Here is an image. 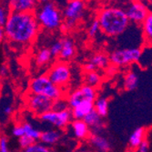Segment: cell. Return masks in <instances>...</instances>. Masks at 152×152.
<instances>
[{
    "label": "cell",
    "instance_id": "obj_1",
    "mask_svg": "<svg viewBox=\"0 0 152 152\" xmlns=\"http://www.w3.org/2000/svg\"><path fill=\"white\" fill-rule=\"evenodd\" d=\"M40 28L35 12H10L4 30L6 39L20 46L31 44Z\"/></svg>",
    "mask_w": 152,
    "mask_h": 152
},
{
    "label": "cell",
    "instance_id": "obj_2",
    "mask_svg": "<svg viewBox=\"0 0 152 152\" xmlns=\"http://www.w3.org/2000/svg\"><path fill=\"white\" fill-rule=\"evenodd\" d=\"M100 31L107 37H118L123 34L129 25L126 11L117 7H107L99 11L96 16Z\"/></svg>",
    "mask_w": 152,
    "mask_h": 152
},
{
    "label": "cell",
    "instance_id": "obj_3",
    "mask_svg": "<svg viewBox=\"0 0 152 152\" xmlns=\"http://www.w3.org/2000/svg\"><path fill=\"white\" fill-rule=\"evenodd\" d=\"M35 13L40 26L47 30L58 29L63 24V13L53 1L43 4Z\"/></svg>",
    "mask_w": 152,
    "mask_h": 152
},
{
    "label": "cell",
    "instance_id": "obj_4",
    "mask_svg": "<svg viewBox=\"0 0 152 152\" xmlns=\"http://www.w3.org/2000/svg\"><path fill=\"white\" fill-rule=\"evenodd\" d=\"M29 93L43 95L56 101L64 99L65 91L63 88L55 85L47 74L35 77L29 82Z\"/></svg>",
    "mask_w": 152,
    "mask_h": 152
},
{
    "label": "cell",
    "instance_id": "obj_5",
    "mask_svg": "<svg viewBox=\"0 0 152 152\" xmlns=\"http://www.w3.org/2000/svg\"><path fill=\"white\" fill-rule=\"evenodd\" d=\"M84 0H70L67 1L63 9L64 23L60 26L62 31L70 30L77 24V22L84 16L85 12Z\"/></svg>",
    "mask_w": 152,
    "mask_h": 152
},
{
    "label": "cell",
    "instance_id": "obj_6",
    "mask_svg": "<svg viewBox=\"0 0 152 152\" xmlns=\"http://www.w3.org/2000/svg\"><path fill=\"white\" fill-rule=\"evenodd\" d=\"M26 105L33 115L39 118L53 109L54 100L43 95L29 93L26 96Z\"/></svg>",
    "mask_w": 152,
    "mask_h": 152
},
{
    "label": "cell",
    "instance_id": "obj_7",
    "mask_svg": "<svg viewBox=\"0 0 152 152\" xmlns=\"http://www.w3.org/2000/svg\"><path fill=\"white\" fill-rule=\"evenodd\" d=\"M142 50L140 48H129L114 50L109 55L111 65L116 66H128L132 63L139 62L141 58Z\"/></svg>",
    "mask_w": 152,
    "mask_h": 152
},
{
    "label": "cell",
    "instance_id": "obj_8",
    "mask_svg": "<svg viewBox=\"0 0 152 152\" xmlns=\"http://www.w3.org/2000/svg\"><path fill=\"white\" fill-rule=\"evenodd\" d=\"M49 79L58 87L64 88H66L71 78L70 67L66 62L58 61L54 63L47 72Z\"/></svg>",
    "mask_w": 152,
    "mask_h": 152
},
{
    "label": "cell",
    "instance_id": "obj_9",
    "mask_svg": "<svg viewBox=\"0 0 152 152\" xmlns=\"http://www.w3.org/2000/svg\"><path fill=\"white\" fill-rule=\"evenodd\" d=\"M96 99H98L96 88L84 84L80 88L70 92L66 99L67 101L68 106H69V108L72 109L82 102L84 101L95 102Z\"/></svg>",
    "mask_w": 152,
    "mask_h": 152
},
{
    "label": "cell",
    "instance_id": "obj_10",
    "mask_svg": "<svg viewBox=\"0 0 152 152\" xmlns=\"http://www.w3.org/2000/svg\"><path fill=\"white\" fill-rule=\"evenodd\" d=\"M72 118H73L71 114V109H66L62 110V111L52 109L46 114L39 117V119L42 122L48 123L58 129H65L68 124L72 122Z\"/></svg>",
    "mask_w": 152,
    "mask_h": 152
},
{
    "label": "cell",
    "instance_id": "obj_11",
    "mask_svg": "<svg viewBox=\"0 0 152 152\" xmlns=\"http://www.w3.org/2000/svg\"><path fill=\"white\" fill-rule=\"evenodd\" d=\"M129 21L142 25L148 15V9L142 1H132L128 10L126 11Z\"/></svg>",
    "mask_w": 152,
    "mask_h": 152
},
{
    "label": "cell",
    "instance_id": "obj_12",
    "mask_svg": "<svg viewBox=\"0 0 152 152\" xmlns=\"http://www.w3.org/2000/svg\"><path fill=\"white\" fill-rule=\"evenodd\" d=\"M37 0H7L9 12H35Z\"/></svg>",
    "mask_w": 152,
    "mask_h": 152
},
{
    "label": "cell",
    "instance_id": "obj_13",
    "mask_svg": "<svg viewBox=\"0 0 152 152\" xmlns=\"http://www.w3.org/2000/svg\"><path fill=\"white\" fill-rule=\"evenodd\" d=\"M71 129L74 136L80 140H88L91 135L90 128L83 119H73L71 122Z\"/></svg>",
    "mask_w": 152,
    "mask_h": 152
},
{
    "label": "cell",
    "instance_id": "obj_14",
    "mask_svg": "<svg viewBox=\"0 0 152 152\" xmlns=\"http://www.w3.org/2000/svg\"><path fill=\"white\" fill-rule=\"evenodd\" d=\"M88 141L99 152H109L111 150V144L109 140L99 133H91Z\"/></svg>",
    "mask_w": 152,
    "mask_h": 152
},
{
    "label": "cell",
    "instance_id": "obj_15",
    "mask_svg": "<svg viewBox=\"0 0 152 152\" xmlns=\"http://www.w3.org/2000/svg\"><path fill=\"white\" fill-rule=\"evenodd\" d=\"M95 110V102L84 101L71 109L73 119H84L89 113Z\"/></svg>",
    "mask_w": 152,
    "mask_h": 152
},
{
    "label": "cell",
    "instance_id": "obj_16",
    "mask_svg": "<svg viewBox=\"0 0 152 152\" xmlns=\"http://www.w3.org/2000/svg\"><path fill=\"white\" fill-rule=\"evenodd\" d=\"M83 120L88 124V126L90 128V129L94 131L93 133H98V131L103 129L105 126L103 118L99 116L95 110H93L91 113H89Z\"/></svg>",
    "mask_w": 152,
    "mask_h": 152
},
{
    "label": "cell",
    "instance_id": "obj_17",
    "mask_svg": "<svg viewBox=\"0 0 152 152\" xmlns=\"http://www.w3.org/2000/svg\"><path fill=\"white\" fill-rule=\"evenodd\" d=\"M62 41H63V47H62V50L58 58L61 61L67 62L74 58L76 54V48H75L73 41L70 38L65 37V38H62Z\"/></svg>",
    "mask_w": 152,
    "mask_h": 152
},
{
    "label": "cell",
    "instance_id": "obj_18",
    "mask_svg": "<svg viewBox=\"0 0 152 152\" xmlns=\"http://www.w3.org/2000/svg\"><path fill=\"white\" fill-rule=\"evenodd\" d=\"M61 139V132L57 129H47L41 133L39 141L47 146L57 144Z\"/></svg>",
    "mask_w": 152,
    "mask_h": 152
},
{
    "label": "cell",
    "instance_id": "obj_19",
    "mask_svg": "<svg viewBox=\"0 0 152 152\" xmlns=\"http://www.w3.org/2000/svg\"><path fill=\"white\" fill-rule=\"evenodd\" d=\"M144 45L152 47V11H149L148 17L141 25Z\"/></svg>",
    "mask_w": 152,
    "mask_h": 152
},
{
    "label": "cell",
    "instance_id": "obj_20",
    "mask_svg": "<svg viewBox=\"0 0 152 152\" xmlns=\"http://www.w3.org/2000/svg\"><path fill=\"white\" fill-rule=\"evenodd\" d=\"M145 137H146V129L142 127L137 128L131 133L129 139V145L130 149L135 150L144 140H146Z\"/></svg>",
    "mask_w": 152,
    "mask_h": 152
},
{
    "label": "cell",
    "instance_id": "obj_21",
    "mask_svg": "<svg viewBox=\"0 0 152 152\" xmlns=\"http://www.w3.org/2000/svg\"><path fill=\"white\" fill-rule=\"evenodd\" d=\"M89 61L92 62L96 66V69H107V68L111 65L109 56H107V55L102 52L94 54L89 58Z\"/></svg>",
    "mask_w": 152,
    "mask_h": 152
},
{
    "label": "cell",
    "instance_id": "obj_22",
    "mask_svg": "<svg viewBox=\"0 0 152 152\" xmlns=\"http://www.w3.org/2000/svg\"><path fill=\"white\" fill-rule=\"evenodd\" d=\"M139 85V76L133 71H129L124 77V88L128 91L135 90Z\"/></svg>",
    "mask_w": 152,
    "mask_h": 152
},
{
    "label": "cell",
    "instance_id": "obj_23",
    "mask_svg": "<svg viewBox=\"0 0 152 152\" xmlns=\"http://www.w3.org/2000/svg\"><path fill=\"white\" fill-rule=\"evenodd\" d=\"M53 56L49 48H41L36 55V64L38 66H44L50 63Z\"/></svg>",
    "mask_w": 152,
    "mask_h": 152
},
{
    "label": "cell",
    "instance_id": "obj_24",
    "mask_svg": "<svg viewBox=\"0 0 152 152\" xmlns=\"http://www.w3.org/2000/svg\"><path fill=\"white\" fill-rule=\"evenodd\" d=\"M108 104L109 101L105 96L98 98L95 101V111L102 118H105L108 113Z\"/></svg>",
    "mask_w": 152,
    "mask_h": 152
},
{
    "label": "cell",
    "instance_id": "obj_25",
    "mask_svg": "<svg viewBox=\"0 0 152 152\" xmlns=\"http://www.w3.org/2000/svg\"><path fill=\"white\" fill-rule=\"evenodd\" d=\"M101 80H102L101 76L96 71L85 73V75H84L85 85H88V86H90V87H93L96 88L100 85Z\"/></svg>",
    "mask_w": 152,
    "mask_h": 152
},
{
    "label": "cell",
    "instance_id": "obj_26",
    "mask_svg": "<svg viewBox=\"0 0 152 152\" xmlns=\"http://www.w3.org/2000/svg\"><path fill=\"white\" fill-rule=\"evenodd\" d=\"M23 127L25 129V136L31 137V139L34 140L35 141H39L42 131H40L38 129L34 127L29 122H24Z\"/></svg>",
    "mask_w": 152,
    "mask_h": 152
},
{
    "label": "cell",
    "instance_id": "obj_27",
    "mask_svg": "<svg viewBox=\"0 0 152 152\" xmlns=\"http://www.w3.org/2000/svg\"><path fill=\"white\" fill-rule=\"evenodd\" d=\"M23 152H52L50 148L40 141L35 142L33 145L23 150Z\"/></svg>",
    "mask_w": 152,
    "mask_h": 152
},
{
    "label": "cell",
    "instance_id": "obj_28",
    "mask_svg": "<svg viewBox=\"0 0 152 152\" xmlns=\"http://www.w3.org/2000/svg\"><path fill=\"white\" fill-rule=\"evenodd\" d=\"M62 47H63V41L62 39H59L58 41H56L51 47H50V52L52 54L53 58H56V57H59V55L61 53L62 50Z\"/></svg>",
    "mask_w": 152,
    "mask_h": 152
},
{
    "label": "cell",
    "instance_id": "obj_29",
    "mask_svg": "<svg viewBox=\"0 0 152 152\" xmlns=\"http://www.w3.org/2000/svg\"><path fill=\"white\" fill-rule=\"evenodd\" d=\"M100 31V25H99V22L98 20V18H95L90 26H89V28H88V36L90 37H94L96 34Z\"/></svg>",
    "mask_w": 152,
    "mask_h": 152
},
{
    "label": "cell",
    "instance_id": "obj_30",
    "mask_svg": "<svg viewBox=\"0 0 152 152\" xmlns=\"http://www.w3.org/2000/svg\"><path fill=\"white\" fill-rule=\"evenodd\" d=\"M35 142H37V141H35L34 140L31 139V137H27V136H23L22 137L18 139V144L23 150H25L26 148H27L31 145H33Z\"/></svg>",
    "mask_w": 152,
    "mask_h": 152
},
{
    "label": "cell",
    "instance_id": "obj_31",
    "mask_svg": "<svg viewBox=\"0 0 152 152\" xmlns=\"http://www.w3.org/2000/svg\"><path fill=\"white\" fill-rule=\"evenodd\" d=\"M53 109L54 110H58V111H62V110L69 109V106H68V104H67L66 99H61L54 101Z\"/></svg>",
    "mask_w": 152,
    "mask_h": 152
},
{
    "label": "cell",
    "instance_id": "obj_32",
    "mask_svg": "<svg viewBox=\"0 0 152 152\" xmlns=\"http://www.w3.org/2000/svg\"><path fill=\"white\" fill-rule=\"evenodd\" d=\"M12 135L17 137V139H20V137L25 136V129L23 127V124H16L12 128Z\"/></svg>",
    "mask_w": 152,
    "mask_h": 152
},
{
    "label": "cell",
    "instance_id": "obj_33",
    "mask_svg": "<svg viewBox=\"0 0 152 152\" xmlns=\"http://www.w3.org/2000/svg\"><path fill=\"white\" fill-rule=\"evenodd\" d=\"M9 10L4 8L3 7L0 9V25H1V27H4V26L6 25L8 16H9Z\"/></svg>",
    "mask_w": 152,
    "mask_h": 152
},
{
    "label": "cell",
    "instance_id": "obj_34",
    "mask_svg": "<svg viewBox=\"0 0 152 152\" xmlns=\"http://www.w3.org/2000/svg\"><path fill=\"white\" fill-rule=\"evenodd\" d=\"M0 152H10L7 137L2 136L0 139Z\"/></svg>",
    "mask_w": 152,
    "mask_h": 152
},
{
    "label": "cell",
    "instance_id": "obj_35",
    "mask_svg": "<svg viewBox=\"0 0 152 152\" xmlns=\"http://www.w3.org/2000/svg\"><path fill=\"white\" fill-rule=\"evenodd\" d=\"M83 68H84L85 73L96 71V66H95L92 62H90L89 60H88V62H86L84 65H83Z\"/></svg>",
    "mask_w": 152,
    "mask_h": 152
},
{
    "label": "cell",
    "instance_id": "obj_36",
    "mask_svg": "<svg viewBox=\"0 0 152 152\" xmlns=\"http://www.w3.org/2000/svg\"><path fill=\"white\" fill-rule=\"evenodd\" d=\"M148 147H149L148 142L147 140H144L139 147L134 150V152H148Z\"/></svg>",
    "mask_w": 152,
    "mask_h": 152
},
{
    "label": "cell",
    "instance_id": "obj_37",
    "mask_svg": "<svg viewBox=\"0 0 152 152\" xmlns=\"http://www.w3.org/2000/svg\"><path fill=\"white\" fill-rule=\"evenodd\" d=\"M13 112V107L10 105H7L4 107V113L7 116H10Z\"/></svg>",
    "mask_w": 152,
    "mask_h": 152
},
{
    "label": "cell",
    "instance_id": "obj_38",
    "mask_svg": "<svg viewBox=\"0 0 152 152\" xmlns=\"http://www.w3.org/2000/svg\"><path fill=\"white\" fill-rule=\"evenodd\" d=\"M4 37H6L5 30H4V27H1V28H0V38H1V41H3Z\"/></svg>",
    "mask_w": 152,
    "mask_h": 152
},
{
    "label": "cell",
    "instance_id": "obj_39",
    "mask_svg": "<svg viewBox=\"0 0 152 152\" xmlns=\"http://www.w3.org/2000/svg\"><path fill=\"white\" fill-rule=\"evenodd\" d=\"M7 67H6V66H5V65H3V66H1V76H2V77H4V76L7 74Z\"/></svg>",
    "mask_w": 152,
    "mask_h": 152
},
{
    "label": "cell",
    "instance_id": "obj_40",
    "mask_svg": "<svg viewBox=\"0 0 152 152\" xmlns=\"http://www.w3.org/2000/svg\"><path fill=\"white\" fill-rule=\"evenodd\" d=\"M37 1H38L39 3L45 4V3H48V2H49V0H37Z\"/></svg>",
    "mask_w": 152,
    "mask_h": 152
},
{
    "label": "cell",
    "instance_id": "obj_41",
    "mask_svg": "<svg viewBox=\"0 0 152 152\" xmlns=\"http://www.w3.org/2000/svg\"><path fill=\"white\" fill-rule=\"evenodd\" d=\"M76 152H89V151H88V150H84V149H82V150H77V151H76Z\"/></svg>",
    "mask_w": 152,
    "mask_h": 152
},
{
    "label": "cell",
    "instance_id": "obj_42",
    "mask_svg": "<svg viewBox=\"0 0 152 152\" xmlns=\"http://www.w3.org/2000/svg\"><path fill=\"white\" fill-rule=\"evenodd\" d=\"M125 152H134V150H132V149H128V150H126Z\"/></svg>",
    "mask_w": 152,
    "mask_h": 152
},
{
    "label": "cell",
    "instance_id": "obj_43",
    "mask_svg": "<svg viewBox=\"0 0 152 152\" xmlns=\"http://www.w3.org/2000/svg\"><path fill=\"white\" fill-rule=\"evenodd\" d=\"M146 1H147V2H148L149 4H151V2H152V0H146Z\"/></svg>",
    "mask_w": 152,
    "mask_h": 152
},
{
    "label": "cell",
    "instance_id": "obj_44",
    "mask_svg": "<svg viewBox=\"0 0 152 152\" xmlns=\"http://www.w3.org/2000/svg\"><path fill=\"white\" fill-rule=\"evenodd\" d=\"M132 1H141V0H132Z\"/></svg>",
    "mask_w": 152,
    "mask_h": 152
},
{
    "label": "cell",
    "instance_id": "obj_45",
    "mask_svg": "<svg viewBox=\"0 0 152 152\" xmlns=\"http://www.w3.org/2000/svg\"><path fill=\"white\" fill-rule=\"evenodd\" d=\"M150 5H151V6H152V2H151V4H150Z\"/></svg>",
    "mask_w": 152,
    "mask_h": 152
},
{
    "label": "cell",
    "instance_id": "obj_46",
    "mask_svg": "<svg viewBox=\"0 0 152 152\" xmlns=\"http://www.w3.org/2000/svg\"><path fill=\"white\" fill-rule=\"evenodd\" d=\"M67 1H70V0H67Z\"/></svg>",
    "mask_w": 152,
    "mask_h": 152
}]
</instances>
